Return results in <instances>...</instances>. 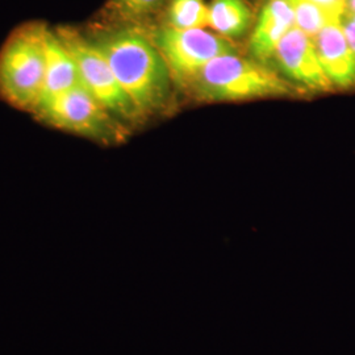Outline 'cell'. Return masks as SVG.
Masks as SVG:
<instances>
[{
    "mask_svg": "<svg viewBox=\"0 0 355 355\" xmlns=\"http://www.w3.org/2000/svg\"><path fill=\"white\" fill-rule=\"evenodd\" d=\"M91 38L142 120L170 111L175 86L149 26H120Z\"/></svg>",
    "mask_w": 355,
    "mask_h": 355,
    "instance_id": "obj_1",
    "label": "cell"
},
{
    "mask_svg": "<svg viewBox=\"0 0 355 355\" xmlns=\"http://www.w3.org/2000/svg\"><path fill=\"white\" fill-rule=\"evenodd\" d=\"M202 103L246 102L271 98H300L305 94L271 66L242 57L239 51L216 57L191 79L184 89Z\"/></svg>",
    "mask_w": 355,
    "mask_h": 355,
    "instance_id": "obj_2",
    "label": "cell"
},
{
    "mask_svg": "<svg viewBox=\"0 0 355 355\" xmlns=\"http://www.w3.org/2000/svg\"><path fill=\"white\" fill-rule=\"evenodd\" d=\"M46 29L41 23L21 26L0 51V96L16 108L32 112L42 94Z\"/></svg>",
    "mask_w": 355,
    "mask_h": 355,
    "instance_id": "obj_3",
    "label": "cell"
},
{
    "mask_svg": "<svg viewBox=\"0 0 355 355\" xmlns=\"http://www.w3.org/2000/svg\"><path fill=\"white\" fill-rule=\"evenodd\" d=\"M55 29L76 58L80 83L92 96L124 125H135L144 121L94 40L76 28L62 26Z\"/></svg>",
    "mask_w": 355,
    "mask_h": 355,
    "instance_id": "obj_4",
    "label": "cell"
},
{
    "mask_svg": "<svg viewBox=\"0 0 355 355\" xmlns=\"http://www.w3.org/2000/svg\"><path fill=\"white\" fill-rule=\"evenodd\" d=\"M40 121L102 142H119L127 128L116 120L83 85L55 96L33 111Z\"/></svg>",
    "mask_w": 355,
    "mask_h": 355,
    "instance_id": "obj_5",
    "label": "cell"
},
{
    "mask_svg": "<svg viewBox=\"0 0 355 355\" xmlns=\"http://www.w3.org/2000/svg\"><path fill=\"white\" fill-rule=\"evenodd\" d=\"M150 35L165 60L175 89L182 91L216 57L239 51L232 41L204 28L175 29L161 26L150 29Z\"/></svg>",
    "mask_w": 355,
    "mask_h": 355,
    "instance_id": "obj_6",
    "label": "cell"
},
{
    "mask_svg": "<svg viewBox=\"0 0 355 355\" xmlns=\"http://www.w3.org/2000/svg\"><path fill=\"white\" fill-rule=\"evenodd\" d=\"M268 66L304 94L333 89L320 64L313 38L297 26H292L280 40Z\"/></svg>",
    "mask_w": 355,
    "mask_h": 355,
    "instance_id": "obj_7",
    "label": "cell"
},
{
    "mask_svg": "<svg viewBox=\"0 0 355 355\" xmlns=\"http://www.w3.org/2000/svg\"><path fill=\"white\" fill-rule=\"evenodd\" d=\"M295 26L290 0H265L248 41L249 57L268 64L280 40Z\"/></svg>",
    "mask_w": 355,
    "mask_h": 355,
    "instance_id": "obj_8",
    "label": "cell"
},
{
    "mask_svg": "<svg viewBox=\"0 0 355 355\" xmlns=\"http://www.w3.org/2000/svg\"><path fill=\"white\" fill-rule=\"evenodd\" d=\"M313 41L320 64L333 89H354L355 54L346 41L341 20L325 26Z\"/></svg>",
    "mask_w": 355,
    "mask_h": 355,
    "instance_id": "obj_9",
    "label": "cell"
},
{
    "mask_svg": "<svg viewBox=\"0 0 355 355\" xmlns=\"http://www.w3.org/2000/svg\"><path fill=\"white\" fill-rule=\"evenodd\" d=\"M45 53L44 89L33 111L55 96L82 85L74 55L58 35L57 29H51L49 26L45 36Z\"/></svg>",
    "mask_w": 355,
    "mask_h": 355,
    "instance_id": "obj_10",
    "label": "cell"
},
{
    "mask_svg": "<svg viewBox=\"0 0 355 355\" xmlns=\"http://www.w3.org/2000/svg\"><path fill=\"white\" fill-rule=\"evenodd\" d=\"M168 0H107L98 16L99 32L120 26H148Z\"/></svg>",
    "mask_w": 355,
    "mask_h": 355,
    "instance_id": "obj_11",
    "label": "cell"
},
{
    "mask_svg": "<svg viewBox=\"0 0 355 355\" xmlns=\"http://www.w3.org/2000/svg\"><path fill=\"white\" fill-rule=\"evenodd\" d=\"M208 26L229 41L249 35L253 12L245 0H212L208 4Z\"/></svg>",
    "mask_w": 355,
    "mask_h": 355,
    "instance_id": "obj_12",
    "label": "cell"
},
{
    "mask_svg": "<svg viewBox=\"0 0 355 355\" xmlns=\"http://www.w3.org/2000/svg\"><path fill=\"white\" fill-rule=\"evenodd\" d=\"M162 26L175 29L208 26V4L204 0H168L162 12Z\"/></svg>",
    "mask_w": 355,
    "mask_h": 355,
    "instance_id": "obj_13",
    "label": "cell"
},
{
    "mask_svg": "<svg viewBox=\"0 0 355 355\" xmlns=\"http://www.w3.org/2000/svg\"><path fill=\"white\" fill-rule=\"evenodd\" d=\"M290 3L293 10L295 26L302 29L312 38L318 36L330 23L341 20L340 16L329 12L313 3L305 0H290Z\"/></svg>",
    "mask_w": 355,
    "mask_h": 355,
    "instance_id": "obj_14",
    "label": "cell"
},
{
    "mask_svg": "<svg viewBox=\"0 0 355 355\" xmlns=\"http://www.w3.org/2000/svg\"><path fill=\"white\" fill-rule=\"evenodd\" d=\"M341 26L347 44L355 54V15L343 13L341 17Z\"/></svg>",
    "mask_w": 355,
    "mask_h": 355,
    "instance_id": "obj_15",
    "label": "cell"
},
{
    "mask_svg": "<svg viewBox=\"0 0 355 355\" xmlns=\"http://www.w3.org/2000/svg\"><path fill=\"white\" fill-rule=\"evenodd\" d=\"M309 3H313L318 7L329 11V12L334 13L340 17H343L345 13V1L343 0H305Z\"/></svg>",
    "mask_w": 355,
    "mask_h": 355,
    "instance_id": "obj_16",
    "label": "cell"
},
{
    "mask_svg": "<svg viewBox=\"0 0 355 355\" xmlns=\"http://www.w3.org/2000/svg\"><path fill=\"white\" fill-rule=\"evenodd\" d=\"M345 1V13L355 15V0H343Z\"/></svg>",
    "mask_w": 355,
    "mask_h": 355,
    "instance_id": "obj_17",
    "label": "cell"
}]
</instances>
